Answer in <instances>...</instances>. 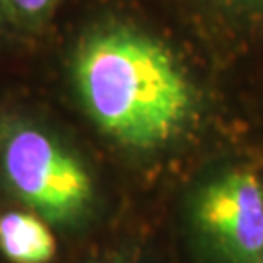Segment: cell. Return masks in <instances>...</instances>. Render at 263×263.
Listing matches in <instances>:
<instances>
[{
	"label": "cell",
	"instance_id": "1",
	"mask_svg": "<svg viewBox=\"0 0 263 263\" xmlns=\"http://www.w3.org/2000/svg\"><path fill=\"white\" fill-rule=\"evenodd\" d=\"M82 104L104 134L149 151L176 139L195 111V92L175 55L128 26L91 33L73 60Z\"/></svg>",
	"mask_w": 263,
	"mask_h": 263
},
{
	"label": "cell",
	"instance_id": "2",
	"mask_svg": "<svg viewBox=\"0 0 263 263\" xmlns=\"http://www.w3.org/2000/svg\"><path fill=\"white\" fill-rule=\"evenodd\" d=\"M0 164L14 195L55 224L81 219L92 202L84 164L45 130L9 123L0 132Z\"/></svg>",
	"mask_w": 263,
	"mask_h": 263
},
{
	"label": "cell",
	"instance_id": "3",
	"mask_svg": "<svg viewBox=\"0 0 263 263\" xmlns=\"http://www.w3.org/2000/svg\"><path fill=\"white\" fill-rule=\"evenodd\" d=\"M198 233L226 263H263V180L250 167H231L195 197Z\"/></svg>",
	"mask_w": 263,
	"mask_h": 263
},
{
	"label": "cell",
	"instance_id": "4",
	"mask_svg": "<svg viewBox=\"0 0 263 263\" xmlns=\"http://www.w3.org/2000/svg\"><path fill=\"white\" fill-rule=\"evenodd\" d=\"M55 248L51 231L40 217L24 212L0 215V251L12 263H48Z\"/></svg>",
	"mask_w": 263,
	"mask_h": 263
},
{
	"label": "cell",
	"instance_id": "5",
	"mask_svg": "<svg viewBox=\"0 0 263 263\" xmlns=\"http://www.w3.org/2000/svg\"><path fill=\"white\" fill-rule=\"evenodd\" d=\"M5 7L23 23H40L46 17L59 0H4Z\"/></svg>",
	"mask_w": 263,
	"mask_h": 263
},
{
	"label": "cell",
	"instance_id": "6",
	"mask_svg": "<svg viewBox=\"0 0 263 263\" xmlns=\"http://www.w3.org/2000/svg\"><path fill=\"white\" fill-rule=\"evenodd\" d=\"M228 5H234V7L246 9V10H256V12H263V0H222Z\"/></svg>",
	"mask_w": 263,
	"mask_h": 263
}]
</instances>
